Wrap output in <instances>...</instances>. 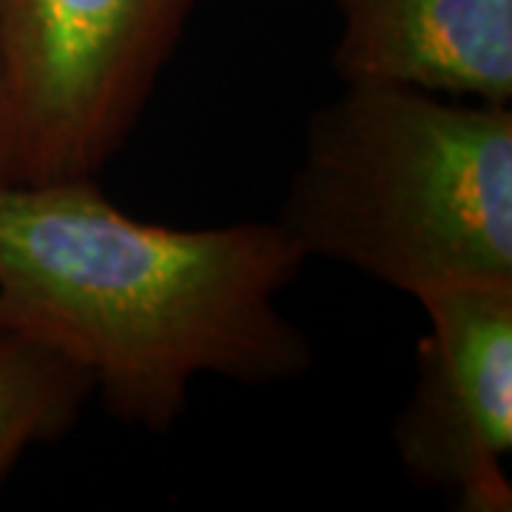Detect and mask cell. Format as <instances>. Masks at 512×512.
<instances>
[{
  "label": "cell",
  "instance_id": "cell-1",
  "mask_svg": "<svg viewBox=\"0 0 512 512\" xmlns=\"http://www.w3.org/2000/svg\"><path fill=\"white\" fill-rule=\"evenodd\" d=\"M305 254L276 220L174 228L126 214L97 177L0 185V328L52 345L111 419L165 436L197 379H302L308 333L279 308Z\"/></svg>",
  "mask_w": 512,
  "mask_h": 512
},
{
  "label": "cell",
  "instance_id": "cell-2",
  "mask_svg": "<svg viewBox=\"0 0 512 512\" xmlns=\"http://www.w3.org/2000/svg\"><path fill=\"white\" fill-rule=\"evenodd\" d=\"M276 222L305 259L416 302L512 285L510 103L342 83L311 114Z\"/></svg>",
  "mask_w": 512,
  "mask_h": 512
},
{
  "label": "cell",
  "instance_id": "cell-3",
  "mask_svg": "<svg viewBox=\"0 0 512 512\" xmlns=\"http://www.w3.org/2000/svg\"><path fill=\"white\" fill-rule=\"evenodd\" d=\"M197 0H0V185L97 177Z\"/></svg>",
  "mask_w": 512,
  "mask_h": 512
},
{
  "label": "cell",
  "instance_id": "cell-4",
  "mask_svg": "<svg viewBox=\"0 0 512 512\" xmlns=\"http://www.w3.org/2000/svg\"><path fill=\"white\" fill-rule=\"evenodd\" d=\"M419 305L427 330L416 382L393 421L404 476L458 512H510L512 285L444 291Z\"/></svg>",
  "mask_w": 512,
  "mask_h": 512
},
{
  "label": "cell",
  "instance_id": "cell-5",
  "mask_svg": "<svg viewBox=\"0 0 512 512\" xmlns=\"http://www.w3.org/2000/svg\"><path fill=\"white\" fill-rule=\"evenodd\" d=\"M339 83L512 100V0H333Z\"/></svg>",
  "mask_w": 512,
  "mask_h": 512
},
{
  "label": "cell",
  "instance_id": "cell-6",
  "mask_svg": "<svg viewBox=\"0 0 512 512\" xmlns=\"http://www.w3.org/2000/svg\"><path fill=\"white\" fill-rule=\"evenodd\" d=\"M94 382L52 345L0 328V484L32 447L72 436Z\"/></svg>",
  "mask_w": 512,
  "mask_h": 512
}]
</instances>
